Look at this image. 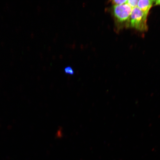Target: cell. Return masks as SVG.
Here are the masks:
<instances>
[{"label":"cell","mask_w":160,"mask_h":160,"mask_svg":"<svg viewBox=\"0 0 160 160\" xmlns=\"http://www.w3.org/2000/svg\"><path fill=\"white\" fill-rule=\"evenodd\" d=\"M147 17V15L137 7L132 8L129 20L130 26L140 31H146Z\"/></svg>","instance_id":"cell-1"},{"label":"cell","mask_w":160,"mask_h":160,"mask_svg":"<svg viewBox=\"0 0 160 160\" xmlns=\"http://www.w3.org/2000/svg\"><path fill=\"white\" fill-rule=\"evenodd\" d=\"M114 15L118 22L123 23L129 21L132 8L126 3L113 6Z\"/></svg>","instance_id":"cell-2"},{"label":"cell","mask_w":160,"mask_h":160,"mask_svg":"<svg viewBox=\"0 0 160 160\" xmlns=\"http://www.w3.org/2000/svg\"><path fill=\"white\" fill-rule=\"evenodd\" d=\"M154 1V0H139L137 7L148 15L149 11Z\"/></svg>","instance_id":"cell-3"},{"label":"cell","mask_w":160,"mask_h":160,"mask_svg":"<svg viewBox=\"0 0 160 160\" xmlns=\"http://www.w3.org/2000/svg\"><path fill=\"white\" fill-rule=\"evenodd\" d=\"M138 0H128L126 3L132 9L137 7L138 1Z\"/></svg>","instance_id":"cell-4"},{"label":"cell","mask_w":160,"mask_h":160,"mask_svg":"<svg viewBox=\"0 0 160 160\" xmlns=\"http://www.w3.org/2000/svg\"><path fill=\"white\" fill-rule=\"evenodd\" d=\"M64 71L65 73L67 74L72 75L74 73V71L71 66H68L65 67Z\"/></svg>","instance_id":"cell-5"},{"label":"cell","mask_w":160,"mask_h":160,"mask_svg":"<svg viewBox=\"0 0 160 160\" xmlns=\"http://www.w3.org/2000/svg\"><path fill=\"white\" fill-rule=\"evenodd\" d=\"M126 0H114L112 1V3L114 5H121L127 3Z\"/></svg>","instance_id":"cell-6"},{"label":"cell","mask_w":160,"mask_h":160,"mask_svg":"<svg viewBox=\"0 0 160 160\" xmlns=\"http://www.w3.org/2000/svg\"><path fill=\"white\" fill-rule=\"evenodd\" d=\"M154 2L155 5H160V0L155 1Z\"/></svg>","instance_id":"cell-7"}]
</instances>
